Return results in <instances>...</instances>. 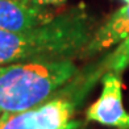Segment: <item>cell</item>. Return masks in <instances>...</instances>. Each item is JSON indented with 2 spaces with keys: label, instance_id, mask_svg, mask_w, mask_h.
I'll return each instance as SVG.
<instances>
[{
  "label": "cell",
  "instance_id": "ba28073f",
  "mask_svg": "<svg viewBox=\"0 0 129 129\" xmlns=\"http://www.w3.org/2000/svg\"><path fill=\"white\" fill-rule=\"evenodd\" d=\"M25 2L34 5H40V7H55V5L63 4L66 0H25Z\"/></svg>",
  "mask_w": 129,
  "mask_h": 129
},
{
  "label": "cell",
  "instance_id": "277c9868",
  "mask_svg": "<svg viewBox=\"0 0 129 129\" xmlns=\"http://www.w3.org/2000/svg\"><path fill=\"white\" fill-rule=\"evenodd\" d=\"M102 93L86 111L88 121L117 129H129V113L122 104L121 74L107 71L102 77Z\"/></svg>",
  "mask_w": 129,
  "mask_h": 129
},
{
  "label": "cell",
  "instance_id": "9c48e42d",
  "mask_svg": "<svg viewBox=\"0 0 129 129\" xmlns=\"http://www.w3.org/2000/svg\"><path fill=\"white\" fill-rule=\"evenodd\" d=\"M63 129H86V128L80 121H71L66 128H63Z\"/></svg>",
  "mask_w": 129,
  "mask_h": 129
},
{
  "label": "cell",
  "instance_id": "6da1fadb",
  "mask_svg": "<svg viewBox=\"0 0 129 129\" xmlns=\"http://www.w3.org/2000/svg\"><path fill=\"white\" fill-rule=\"evenodd\" d=\"M93 33V19L83 5L58 13L49 22L28 32L0 30V66L25 61L82 57Z\"/></svg>",
  "mask_w": 129,
  "mask_h": 129
},
{
  "label": "cell",
  "instance_id": "5b68a950",
  "mask_svg": "<svg viewBox=\"0 0 129 129\" xmlns=\"http://www.w3.org/2000/svg\"><path fill=\"white\" fill-rule=\"evenodd\" d=\"M55 15L48 7L25 0H0V30L22 33L49 22Z\"/></svg>",
  "mask_w": 129,
  "mask_h": 129
},
{
  "label": "cell",
  "instance_id": "52a82bcc",
  "mask_svg": "<svg viewBox=\"0 0 129 129\" xmlns=\"http://www.w3.org/2000/svg\"><path fill=\"white\" fill-rule=\"evenodd\" d=\"M92 74L96 78H99L102 74H105L107 71H113L121 74L125 69L129 67V36L119 44V46L111 53L107 58L99 63V66Z\"/></svg>",
  "mask_w": 129,
  "mask_h": 129
},
{
  "label": "cell",
  "instance_id": "3957f363",
  "mask_svg": "<svg viewBox=\"0 0 129 129\" xmlns=\"http://www.w3.org/2000/svg\"><path fill=\"white\" fill-rule=\"evenodd\" d=\"M79 98L77 95L64 98L59 92L33 108L3 113L0 129H63L71 122L77 108L75 99Z\"/></svg>",
  "mask_w": 129,
  "mask_h": 129
},
{
  "label": "cell",
  "instance_id": "7a4b0ae2",
  "mask_svg": "<svg viewBox=\"0 0 129 129\" xmlns=\"http://www.w3.org/2000/svg\"><path fill=\"white\" fill-rule=\"evenodd\" d=\"M78 74L73 59L25 61L0 66V116L20 112L58 95Z\"/></svg>",
  "mask_w": 129,
  "mask_h": 129
},
{
  "label": "cell",
  "instance_id": "8992f818",
  "mask_svg": "<svg viewBox=\"0 0 129 129\" xmlns=\"http://www.w3.org/2000/svg\"><path fill=\"white\" fill-rule=\"evenodd\" d=\"M129 36V4L121 7L98 28L82 57H91L102 53L115 45H119Z\"/></svg>",
  "mask_w": 129,
  "mask_h": 129
},
{
  "label": "cell",
  "instance_id": "30bf717a",
  "mask_svg": "<svg viewBox=\"0 0 129 129\" xmlns=\"http://www.w3.org/2000/svg\"><path fill=\"white\" fill-rule=\"evenodd\" d=\"M122 2H125L126 4H129V0H122Z\"/></svg>",
  "mask_w": 129,
  "mask_h": 129
}]
</instances>
